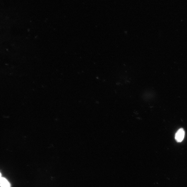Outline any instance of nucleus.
Listing matches in <instances>:
<instances>
[{
    "label": "nucleus",
    "mask_w": 187,
    "mask_h": 187,
    "mask_svg": "<svg viewBox=\"0 0 187 187\" xmlns=\"http://www.w3.org/2000/svg\"><path fill=\"white\" fill-rule=\"evenodd\" d=\"M185 136V131L182 128L179 129L176 133L175 139L177 142H180L182 141Z\"/></svg>",
    "instance_id": "nucleus-1"
},
{
    "label": "nucleus",
    "mask_w": 187,
    "mask_h": 187,
    "mask_svg": "<svg viewBox=\"0 0 187 187\" xmlns=\"http://www.w3.org/2000/svg\"><path fill=\"white\" fill-rule=\"evenodd\" d=\"M0 186L1 187H10V184L9 181L4 177L0 178Z\"/></svg>",
    "instance_id": "nucleus-2"
},
{
    "label": "nucleus",
    "mask_w": 187,
    "mask_h": 187,
    "mask_svg": "<svg viewBox=\"0 0 187 187\" xmlns=\"http://www.w3.org/2000/svg\"><path fill=\"white\" fill-rule=\"evenodd\" d=\"M2 177V175L1 174V173H0V178H1Z\"/></svg>",
    "instance_id": "nucleus-3"
}]
</instances>
